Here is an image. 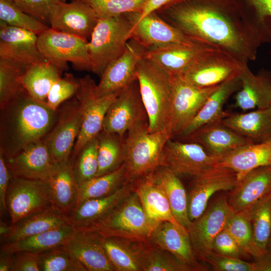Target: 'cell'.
<instances>
[{"label": "cell", "mask_w": 271, "mask_h": 271, "mask_svg": "<svg viewBox=\"0 0 271 271\" xmlns=\"http://www.w3.org/2000/svg\"><path fill=\"white\" fill-rule=\"evenodd\" d=\"M188 38L230 53L247 64L262 44L236 0H174L155 12Z\"/></svg>", "instance_id": "cell-1"}, {"label": "cell", "mask_w": 271, "mask_h": 271, "mask_svg": "<svg viewBox=\"0 0 271 271\" xmlns=\"http://www.w3.org/2000/svg\"><path fill=\"white\" fill-rule=\"evenodd\" d=\"M0 152L11 157L42 140L54 125L57 111L26 93L0 108Z\"/></svg>", "instance_id": "cell-2"}, {"label": "cell", "mask_w": 271, "mask_h": 271, "mask_svg": "<svg viewBox=\"0 0 271 271\" xmlns=\"http://www.w3.org/2000/svg\"><path fill=\"white\" fill-rule=\"evenodd\" d=\"M140 14L98 19L87 44L90 71L100 76L106 67L123 53Z\"/></svg>", "instance_id": "cell-3"}, {"label": "cell", "mask_w": 271, "mask_h": 271, "mask_svg": "<svg viewBox=\"0 0 271 271\" xmlns=\"http://www.w3.org/2000/svg\"><path fill=\"white\" fill-rule=\"evenodd\" d=\"M136 76L148 116L149 131H168L173 91L172 76L144 56L138 65Z\"/></svg>", "instance_id": "cell-4"}, {"label": "cell", "mask_w": 271, "mask_h": 271, "mask_svg": "<svg viewBox=\"0 0 271 271\" xmlns=\"http://www.w3.org/2000/svg\"><path fill=\"white\" fill-rule=\"evenodd\" d=\"M159 223L146 214L140 197L134 190L104 216L80 228L96 231L103 237L147 242Z\"/></svg>", "instance_id": "cell-5"}, {"label": "cell", "mask_w": 271, "mask_h": 271, "mask_svg": "<svg viewBox=\"0 0 271 271\" xmlns=\"http://www.w3.org/2000/svg\"><path fill=\"white\" fill-rule=\"evenodd\" d=\"M124 138L126 181L145 176L160 167L164 146L170 136L167 130L150 132L149 124L138 125Z\"/></svg>", "instance_id": "cell-6"}, {"label": "cell", "mask_w": 271, "mask_h": 271, "mask_svg": "<svg viewBox=\"0 0 271 271\" xmlns=\"http://www.w3.org/2000/svg\"><path fill=\"white\" fill-rule=\"evenodd\" d=\"M247 65L226 51L213 47L176 76L195 86L207 88L239 76Z\"/></svg>", "instance_id": "cell-7"}, {"label": "cell", "mask_w": 271, "mask_h": 271, "mask_svg": "<svg viewBox=\"0 0 271 271\" xmlns=\"http://www.w3.org/2000/svg\"><path fill=\"white\" fill-rule=\"evenodd\" d=\"M75 97L81 109L82 122L70 161H73L82 147L101 131L105 114L119 92L99 96L96 92L97 84L89 75L79 78Z\"/></svg>", "instance_id": "cell-8"}, {"label": "cell", "mask_w": 271, "mask_h": 271, "mask_svg": "<svg viewBox=\"0 0 271 271\" xmlns=\"http://www.w3.org/2000/svg\"><path fill=\"white\" fill-rule=\"evenodd\" d=\"M88 42L50 28L38 36L37 45L43 57L61 72L67 70L68 62L77 70L90 71Z\"/></svg>", "instance_id": "cell-9"}, {"label": "cell", "mask_w": 271, "mask_h": 271, "mask_svg": "<svg viewBox=\"0 0 271 271\" xmlns=\"http://www.w3.org/2000/svg\"><path fill=\"white\" fill-rule=\"evenodd\" d=\"M56 120L42 139L54 163L70 161L81 130L82 115L80 103L75 96L64 102L57 110Z\"/></svg>", "instance_id": "cell-10"}, {"label": "cell", "mask_w": 271, "mask_h": 271, "mask_svg": "<svg viewBox=\"0 0 271 271\" xmlns=\"http://www.w3.org/2000/svg\"><path fill=\"white\" fill-rule=\"evenodd\" d=\"M6 204L11 226L26 217L53 207L48 182L11 177Z\"/></svg>", "instance_id": "cell-11"}, {"label": "cell", "mask_w": 271, "mask_h": 271, "mask_svg": "<svg viewBox=\"0 0 271 271\" xmlns=\"http://www.w3.org/2000/svg\"><path fill=\"white\" fill-rule=\"evenodd\" d=\"M172 76L173 91L168 132L171 139L177 137L191 122L201 107L218 85L200 88Z\"/></svg>", "instance_id": "cell-12"}, {"label": "cell", "mask_w": 271, "mask_h": 271, "mask_svg": "<svg viewBox=\"0 0 271 271\" xmlns=\"http://www.w3.org/2000/svg\"><path fill=\"white\" fill-rule=\"evenodd\" d=\"M143 123L149 124L148 116L137 78L123 88L111 104L105 114L102 130L124 137L129 129Z\"/></svg>", "instance_id": "cell-13"}, {"label": "cell", "mask_w": 271, "mask_h": 271, "mask_svg": "<svg viewBox=\"0 0 271 271\" xmlns=\"http://www.w3.org/2000/svg\"><path fill=\"white\" fill-rule=\"evenodd\" d=\"M219 161L198 144L169 139L163 150L160 166L178 177L195 178L218 166Z\"/></svg>", "instance_id": "cell-14"}, {"label": "cell", "mask_w": 271, "mask_h": 271, "mask_svg": "<svg viewBox=\"0 0 271 271\" xmlns=\"http://www.w3.org/2000/svg\"><path fill=\"white\" fill-rule=\"evenodd\" d=\"M233 212L224 196L218 198L198 218L192 221L188 232L195 255L204 260L213 251L215 238L225 228Z\"/></svg>", "instance_id": "cell-15"}, {"label": "cell", "mask_w": 271, "mask_h": 271, "mask_svg": "<svg viewBox=\"0 0 271 271\" xmlns=\"http://www.w3.org/2000/svg\"><path fill=\"white\" fill-rule=\"evenodd\" d=\"M99 18L87 0H74L66 3L56 0L49 16L51 28L88 41Z\"/></svg>", "instance_id": "cell-16"}, {"label": "cell", "mask_w": 271, "mask_h": 271, "mask_svg": "<svg viewBox=\"0 0 271 271\" xmlns=\"http://www.w3.org/2000/svg\"><path fill=\"white\" fill-rule=\"evenodd\" d=\"M237 174L230 169L220 166L193 178L187 193L188 214L192 222L205 211L211 197L220 191H230L237 184Z\"/></svg>", "instance_id": "cell-17"}, {"label": "cell", "mask_w": 271, "mask_h": 271, "mask_svg": "<svg viewBox=\"0 0 271 271\" xmlns=\"http://www.w3.org/2000/svg\"><path fill=\"white\" fill-rule=\"evenodd\" d=\"M147 49L130 39L123 53L105 69L96 85L99 96L119 92L137 79L136 70Z\"/></svg>", "instance_id": "cell-18"}, {"label": "cell", "mask_w": 271, "mask_h": 271, "mask_svg": "<svg viewBox=\"0 0 271 271\" xmlns=\"http://www.w3.org/2000/svg\"><path fill=\"white\" fill-rule=\"evenodd\" d=\"M62 246L80 264L84 271H116L104 248L102 236L95 231L75 228Z\"/></svg>", "instance_id": "cell-19"}, {"label": "cell", "mask_w": 271, "mask_h": 271, "mask_svg": "<svg viewBox=\"0 0 271 271\" xmlns=\"http://www.w3.org/2000/svg\"><path fill=\"white\" fill-rule=\"evenodd\" d=\"M38 36L29 31L0 22V58L29 67L46 61L38 48Z\"/></svg>", "instance_id": "cell-20"}, {"label": "cell", "mask_w": 271, "mask_h": 271, "mask_svg": "<svg viewBox=\"0 0 271 271\" xmlns=\"http://www.w3.org/2000/svg\"><path fill=\"white\" fill-rule=\"evenodd\" d=\"M271 193V165L252 170L239 179L227 196L233 212L251 211Z\"/></svg>", "instance_id": "cell-21"}, {"label": "cell", "mask_w": 271, "mask_h": 271, "mask_svg": "<svg viewBox=\"0 0 271 271\" xmlns=\"http://www.w3.org/2000/svg\"><path fill=\"white\" fill-rule=\"evenodd\" d=\"M181 141L198 144L219 160L236 149L254 143L226 126L222 120L201 126Z\"/></svg>", "instance_id": "cell-22"}, {"label": "cell", "mask_w": 271, "mask_h": 271, "mask_svg": "<svg viewBox=\"0 0 271 271\" xmlns=\"http://www.w3.org/2000/svg\"><path fill=\"white\" fill-rule=\"evenodd\" d=\"M5 158L11 177L31 180L47 181L54 164L43 140Z\"/></svg>", "instance_id": "cell-23"}, {"label": "cell", "mask_w": 271, "mask_h": 271, "mask_svg": "<svg viewBox=\"0 0 271 271\" xmlns=\"http://www.w3.org/2000/svg\"><path fill=\"white\" fill-rule=\"evenodd\" d=\"M148 50L180 44H190L191 40L171 26L155 12L138 20L132 31L131 38Z\"/></svg>", "instance_id": "cell-24"}, {"label": "cell", "mask_w": 271, "mask_h": 271, "mask_svg": "<svg viewBox=\"0 0 271 271\" xmlns=\"http://www.w3.org/2000/svg\"><path fill=\"white\" fill-rule=\"evenodd\" d=\"M149 240L155 247L165 250L193 270H205L195 258V254L188 231L168 221L160 223Z\"/></svg>", "instance_id": "cell-25"}, {"label": "cell", "mask_w": 271, "mask_h": 271, "mask_svg": "<svg viewBox=\"0 0 271 271\" xmlns=\"http://www.w3.org/2000/svg\"><path fill=\"white\" fill-rule=\"evenodd\" d=\"M47 181L50 187L52 207L68 217L79 199V186L74 176L72 163L70 161L54 163Z\"/></svg>", "instance_id": "cell-26"}, {"label": "cell", "mask_w": 271, "mask_h": 271, "mask_svg": "<svg viewBox=\"0 0 271 271\" xmlns=\"http://www.w3.org/2000/svg\"><path fill=\"white\" fill-rule=\"evenodd\" d=\"M210 44L194 41L147 50L145 57L152 60L171 75L182 73L201 54L212 48Z\"/></svg>", "instance_id": "cell-27"}, {"label": "cell", "mask_w": 271, "mask_h": 271, "mask_svg": "<svg viewBox=\"0 0 271 271\" xmlns=\"http://www.w3.org/2000/svg\"><path fill=\"white\" fill-rule=\"evenodd\" d=\"M134 181L126 182L108 195L81 202L68 217L70 223L75 228L87 226L116 206L134 190Z\"/></svg>", "instance_id": "cell-28"}, {"label": "cell", "mask_w": 271, "mask_h": 271, "mask_svg": "<svg viewBox=\"0 0 271 271\" xmlns=\"http://www.w3.org/2000/svg\"><path fill=\"white\" fill-rule=\"evenodd\" d=\"M240 90L235 96V106L243 110L269 107L271 103V73L266 70L254 74L245 67L239 76Z\"/></svg>", "instance_id": "cell-29"}, {"label": "cell", "mask_w": 271, "mask_h": 271, "mask_svg": "<svg viewBox=\"0 0 271 271\" xmlns=\"http://www.w3.org/2000/svg\"><path fill=\"white\" fill-rule=\"evenodd\" d=\"M134 182V190L146 214L152 221L157 223L168 221L186 230L175 219L164 190L155 181L152 173Z\"/></svg>", "instance_id": "cell-30"}, {"label": "cell", "mask_w": 271, "mask_h": 271, "mask_svg": "<svg viewBox=\"0 0 271 271\" xmlns=\"http://www.w3.org/2000/svg\"><path fill=\"white\" fill-rule=\"evenodd\" d=\"M240 85L239 76L219 84L206 99L193 120L177 138L181 140L201 126L222 120L229 115L223 110V105Z\"/></svg>", "instance_id": "cell-31"}, {"label": "cell", "mask_w": 271, "mask_h": 271, "mask_svg": "<svg viewBox=\"0 0 271 271\" xmlns=\"http://www.w3.org/2000/svg\"><path fill=\"white\" fill-rule=\"evenodd\" d=\"M222 122L254 143L271 141L270 106L247 113L229 114Z\"/></svg>", "instance_id": "cell-32"}, {"label": "cell", "mask_w": 271, "mask_h": 271, "mask_svg": "<svg viewBox=\"0 0 271 271\" xmlns=\"http://www.w3.org/2000/svg\"><path fill=\"white\" fill-rule=\"evenodd\" d=\"M271 165V141L242 146L221 158L219 166L234 171L238 180L255 169Z\"/></svg>", "instance_id": "cell-33"}, {"label": "cell", "mask_w": 271, "mask_h": 271, "mask_svg": "<svg viewBox=\"0 0 271 271\" xmlns=\"http://www.w3.org/2000/svg\"><path fill=\"white\" fill-rule=\"evenodd\" d=\"M69 223L67 217L50 207L18 221L8 234L1 237V244L16 241Z\"/></svg>", "instance_id": "cell-34"}, {"label": "cell", "mask_w": 271, "mask_h": 271, "mask_svg": "<svg viewBox=\"0 0 271 271\" xmlns=\"http://www.w3.org/2000/svg\"><path fill=\"white\" fill-rule=\"evenodd\" d=\"M152 174L164 190L175 219L188 231L192 222L188 214L187 193L179 177L162 166L157 168Z\"/></svg>", "instance_id": "cell-35"}, {"label": "cell", "mask_w": 271, "mask_h": 271, "mask_svg": "<svg viewBox=\"0 0 271 271\" xmlns=\"http://www.w3.org/2000/svg\"><path fill=\"white\" fill-rule=\"evenodd\" d=\"M75 231L73 226L67 224L16 241L1 244V250L12 253L20 251L40 253L62 245Z\"/></svg>", "instance_id": "cell-36"}, {"label": "cell", "mask_w": 271, "mask_h": 271, "mask_svg": "<svg viewBox=\"0 0 271 271\" xmlns=\"http://www.w3.org/2000/svg\"><path fill=\"white\" fill-rule=\"evenodd\" d=\"M62 72L48 61L33 64L23 76L24 87L31 96L46 103L48 94L53 84L61 78Z\"/></svg>", "instance_id": "cell-37"}, {"label": "cell", "mask_w": 271, "mask_h": 271, "mask_svg": "<svg viewBox=\"0 0 271 271\" xmlns=\"http://www.w3.org/2000/svg\"><path fill=\"white\" fill-rule=\"evenodd\" d=\"M107 255L116 271H142L141 249L143 245L132 244L131 240L102 236Z\"/></svg>", "instance_id": "cell-38"}, {"label": "cell", "mask_w": 271, "mask_h": 271, "mask_svg": "<svg viewBox=\"0 0 271 271\" xmlns=\"http://www.w3.org/2000/svg\"><path fill=\"white\" fill-rule=\"evenodd\" d=\"M98 142V168L96 177L109 173L125 161L124 138L101 130L97 136Z\"/></svg>", "instance_id": "cell-39"}, {"label": "cell", "mask_w": 271, "mask_h": 271, "mask_svg": "<svg viewBox=\"0 0 271 271\" xmlns=\"http://www.w3.org/2000/svg\"><path fill=\"white\" fill-rule=\"evenodd\" d=\"M126 182V168L124 162L115 170L95 177L80 185L77 205L87 199L108 195L119 189Z\"/></svg>", "instance_id": "cell-40"}, {"label": "cell", "mask_w": 271, "mask_h": 271, "mask_svg": "<svg viewBox=\"0 0 271 271\" xmlns=\"http://www.w3.org/2000/svg\"><path fill=\"white\" fill-rule=\"evenodd\" d=\"M28 68L16 61L0 58V108L27 93L22 78Z\"/></svg>", "instance_id": "cell-41"}, {"label": "cell", "mask_w": 271, "mask_h": 271, "mask_svg": "<svg viewBox=\"0 0 271 271\" xmlns=\"http://www.w3.org/2000/svg\"><path fill=\"white\" fill-rule=\"evenodd\" d=\"M225 228L253 258L262 254L254 242L251 211L233 212L229 218Z\"/></svg>", "instance_id": "cell-42"}, {"label": "cell", "mask_w": 271, "mask_h": 271, "mask_svg": "<svg viewBox=\"0 0 271 271\" xmlns=\"http://www.w3.org/2000/svg\"><path fill=\"white\" fill-rule=\"evenodd\" d=\"M251 222L254 242L262 254L267 251L271 234V193L252 208Z\"/></svg>", "instance_id": "cell-43"}, {"label": "cell", "mask_w": 271, "mask_h": 271, "mask_svg": "<svg viewBox=\"0 0 271 271\" xmlns=\"http://www.w3.org/2000/svg\"><path fill=\"white\" fill-rule=\"evenodd\" d=\"M141 262L143 271H193L170 252L157 247L143 245L141 249Z\"/></svg>", "instance_id": "cell-44"}, {"label": "cell", "mask_w": 271, "mask_h": 271, "mask_svg": "<svg viewBox=\"0 0 271 271\" xmlns=\"http://www.w3.org/2000/svg\"><path fill=\"white\" fill-rule=\"evenodd\" d=\"M98 147L96 136L88 141L71 162L78 186L96 177L98 168Z\"/></svg>", "instance_id": "cell-45"}, {"label": "cell", "mask_w": 271, "mask_h": 271, "mask_svg": "<svg viewBox=\"0 0 271 271\" xmlns=\"http://www.w3.org/2000/svg\"><path fill=\"white\" fill-rule=\"evenodd\" d=\"M0 20L7 25L39 36L50 28L45 23L24 12L9 0H0Z\"/></svg>", "instance_id": "cell-46"}, {"label": "cell", "mask_w": 271, "mask_h": 271, "mask_svg": "<svg viewBox=\"0 0 271 271\" xmlns=\"http://www.w3.org/2000/svg\"><path fill=\"white\" fill-rule=\"evenodd\" d=\"M39 264L40 271H84L62 245L40 253Z\"/></svg>", "instance_id": "cell-47"}, {"label": "cell", "mask_w": 271, "mask_h": 271, "mask_svg": "<svg viewBox=\"0 0 271 271\" xmlns=\"http://www.w3.org/2000/svg\"><path fill=\"white\" fill-rule=\"evenodd\" d=\"M99 19L108 18L126 13H141L148 0H87Z\"/></svg>", "instance_id": "cell-48"}, {"label": "cell", "mask_w": 271, "mask_h": 271, "mask_svg": "<svg viewBox=\"0 0 271 271\" xmlns=\"http://www.w3.org/2000/svg\"><path fill=\"white\" fill-rule=\"evenodd\" d=\"M247 13L262 44H271V0H251Z\"/></svg>", "instance_id": "cell-49"}, {"label": "cell", "mask_w": 271, "mask_h": 271, "mask_svg": "<svg viewBox=\"0 0 271 271\" xmlns=\"http://www.w3.org/2000/svg\"><path fill=\"white\" fill-rule=\"evenodd\" d=\"M78 86V79L71 74H66L51 87L47 97L46 104L52 109L57 110L64 102L75 96Z\"/></svg>", "instance_id": "cell-50"}, {"label": "cell", "mask_w": 271, "mask_h": 271, "mask_svg": "<svg viewBox=\"0 0 271 271\" xmlns=\"http://www.w3.org/2000/svg\"><path fill=\"white\" fill-rule=\"evenodd\" d=\"M215 271H253L252 262L211 252L204 259Z\"/></svg>", "instance_id": "cell-51"}, {"label": "cell", "mask_w": 271, "mask_h": 271, "mask_svg": "<svg viewBox=\"0 0 271 271\" xmlns=\"http://www.w3.org/2000/svg\"><path fill=\"white\" fill-rule=\"evenodd\" d=\"M212 249L213 252L220 254L241 259L250 256L225 228L215 238Z\"/></svg>", "instance_id": "cell-52"}, {"label": "cell", "mask_w": 271, "mask_h": 271, "mask_svg": "<svg viewBox=\"0 0 271 271\" xmlns=\"http://www.w3.org/2000/svg\"><path fill=\"white\" fill-rule=\"evenodd\" d=\"M24 12L44 23L49 22L51 8L56 0H9Z\"/></svg>", "instance_id": "cell-53"}, {"label": "cell", "mask_w": 271, "mask_h": 271, "mask_svg": "<svg viewBox=\"0 0 271 271\" xmlns=\"http://www.w3.org/2000/svg\"><path fill=\"white\" fill-rule=\"evenodd\" d=\"M40 253L20 251L14 253L11 271H40Z\"/></svg>", "instance_id": "cell-54"}, {"label": "cell", "mask_w": 271, "mask_h": 271, "mask_svg": "<svg viewBox=\"0 0 271 271\" xmlns=\"http://www.w3.org/2000/svg\"><path fill=\"white\" fill-rule=\"evenodd\" d=\"M11 176L5 157L0 152V210L1 216L7 211L6 195Z\"/></svg>", "instance_id": "cell-55"}, {"label": "cell", "mask_w": 271, "mask_h": 271, "mask_svg": "<svg viewBox=\"0 0 271 271\" xmlns=\"http://www.w3.org/2000/svg\"><path fill=\"white\" fill-rule=\"evenodd\" d=\"M253 271H271V251L267 250L254 258Z\"/></svg>", "instance_id": "cell-56"}, {"label": "cell", "mask_w": 271, "mask_h": 271, "mask_svg": "<svg viewBox=\"0 0 271 271\" xmlns=\"http://www.w3.org/2000/svg\"><path fill=\"white\" fill-rule=\"evenodd\" d=\"M174 0H148L144 9L140 14L139 20L155 12L158 9L170 3Z\"/></svg>", "instance_id": "cell-57"}, {"label": "cell", "mask_w": 271, "mask_h": 271, "mask_svg": "<svg viewBox=\"0 0 271 271\" xmlns=\"http://www.w3.org/2000/svg\"><path fill=\"white\" fill-rule=\"evenodd\" d=\"M14 253L1 250L0 271H11Z\"/></svg>", "instance_id": "cell-58"}, {"label": "cell", "mask_w": 271, "mask_h": 271, "mask_svg": "<svg viewBox=\"0 0 271 271\" xmlns=\"http://www.w3.org/2000/svg\"><path fill=\"white\" fill-rule=\"evenodd\" d=\"M11 226L10 224H7L1 219L0 221V236L2 237L8 234L11 230Z\"/></svg>", "instance_id": "cell-59"}, {"label": "cell", "mask_w": 271, "mask_h": 271, "mask_svg": "<svg viewBox=\"0 0 271 271\" xmlns=\"http://www.w3.org/2000/svg\"><path fill=\"white\" fill-rule=\"evenodd\" d=\"M267 250L271 251V234L267 245Z\"/></svg>", "instance_id": "cell-60"}, {"label": "cell", "mask_w": 271, "mask_h": 271, "mask_svg": "<svg viewBox=\"0 0 271 271\" xmlns=\"http://www.w3.org/2000/svg\"><path fill=\"white\" fill-rule=\"evenodd\" d=\"M62 2H65L66 0H61Z\"/></svg>", "instance_id": "cell-61"}, {"label": "cell", "mask_w": 271, "mask_h": 271, "mask_svg": "<svg viewBox=\"0 0 271 271\" xmlns=\"http://www.w3.org/2000/svg\"><path fill=\"white\" fill-rule=\"evenodd\" d=\"M270 106H271V103H270Z\"/></svg>", "instance_id": "cell-62"}]
</instances>
